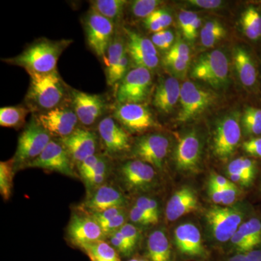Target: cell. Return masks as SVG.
Masks as SVG:
<instances>
[{
  "mask_svg": "<svg viewBox=\"0 0 261 261\" xmlns=\"http://www.w3.org/2000/svg\"><path fill=\"white\" fill-rule=\"evenodd\" d=\"M72 42L71 39L50 40L42 38L27 46L18 56L3 61L25 68L27 73H51L57 70L60 57Z\"/></svg>",
  "mask_w": 261,
  "mask_h": 261,
  "instance_id": "obj_1",
  "label": "cell"
},
{
  "mask_svg": "<svg viewBox=\"0 0 261 261\" xmlns=\"http://www.w3.org/2000/svg\"><path fill=\"white\" fill-rule=\"evenodd\" d=\"M30 84L25 102L31 111L43 113L61 107L68 93L66 84L56 70L51 73H28Z\"/></svg>",
  "mask_w": 261,
  "mask_h": 261,
  "instance_id": "obj_2",
  "label": "cell"
},
{
  "mask_svg": "<svg viewBox=\"0 0 261 261\" xmlns=\"http://www.w3.org/2000/svg\"><path fill=\"white\" fill-rule=\"evenodd\" d=\"M192 77L215 88L224 87L228 82V62L221 50L206 53L199 57L192 67Z\"/></svg>",
  "mask_w": 261,
  "mask_h": 261,
  "instance_id": "obj_3",
  "label": "cell"
},
{
  "mask_svg": "<svg viewBox=\"0 0 261 261\" xmlns=\"http://www.w3.org/2000/svg\"><path fill=\"white\" fill-rule=\"evenodd\" d=\"M83 25L89 48L96 56L105 59L108 47L115 36L116 25L90 9L84 15Z\"/></svg>",
  "mask_w": 261,
  "mask_h": 261,
  "instance_id": "obj_4",
  "label": "cell"
},
{
  "mask_svg": "<svg viewBox=\"0 0 261 261\" xmlns=\"http://www.w3.org/2000/svg\"><path fill=\"white\" fill-rule=\"evenodd\" d=\"M150 70L137 67L130 70L119 82L116 98L118 104H142L148 97L152 89Z\"/></svg>",
  "mask_w": 261,
  "mask_h": 261,
  "instance_id": "obj_5",
  "label": "cell"
},
{
  "mask_svg": "<svg viewBox=\"0 0 261 261\" xmlns=\"http://www.w3.org/2000/svg\"><path fill=\"white\" fill-rule=\"evenodd\" d=\"M51 140L50 134L33 118L19 137L15 162L29 163L37 159Z\"/></svg>",
  "mask_w": 261,
  "mask_h": 261,
  "instance_id": "obj_6",
  "label": "cell"
},
{
  "mask_svg": "<svg viewBox=\"0 0 261 261\" xmlns=\"http://www.w3.org/2000/svg\"><path fill=\"white\" fill-rule=\"evenodd\" d=\"M214 99L215 96L212 92L190 81L185 82L181 86L179 99L181 109L176 119L180 122L193 119L210 107Z\"/></svg>",
  "mask_w": 261,
  "mask_h": 261,
  "instance_id": "obj_7",
  "label": "cell"
},
{
  "mask_svg": "<svg viewBox=\"0 0 261 261\" xmlns=\"http://www.w3.org/2000/svg\"><path fill=\"white\" fill-rule=\"evenodd\" d=\"M242 130L238 113L224 117L218 123L214 138V153L221 159L231 155L240 143Z\"/></svg>",
  "mask_w": 261,
  "mask_h": 261,
  "instance_id": "obj_8",
  "label": "cell"
},
{
  "mask_svg": "<svg viewBox=\"0 0 261 261\" xmlns=\"http://www.w3.org/2000/svg\"><path fill=\"white\" fill-rule=\"evenodd\" d=\"M206 219L216 240L226 243L242 224L243 213L235 207H214L207 211Z\"/></svg>",
  "mask_w": 261,
  "mask_h": 261,
  "instance_id": "obj_9",
  "label": "cell"
},
{
  "mask_svg": "<svg viewBox=\"0 0 261 261\" xmlns=\"http://www.w3.org/2000/svg\"><path fill=\"white\" fill-rule=\"evenodd\" d=\"M113 117L128 132L140 133L155 126L153 116L145 104H118Z\"/></svg>",
  "mask_w": 261,
  "mask_h": 261,
  "instance_id": "obj_10",
  "label": "cell"
},
{
  "mask_svg": "<svg viewBox=\"0 0 261 261\" xmlns=\"http://www.w3.org/2000/svg\"><path fill=\"white\" fill-rule=\"evenodd\" d=\"M70 97L73 111L79 121L84 126L93 125L107 109L106 99L99 94L71 89Z\"/></svg>",
  "mask_w": 261,
  "mask_h": 261,
  "instance_id": "obj_11",
  "label": "cell"
},
{
  "mask_svg": "<svg viewBox=\"0 0 261 261\" xmlns=\"http://www.w3.org/2000/svg\"><path fill=\"white\" fill-rule=\"evenodd\" d=\"M126 37V49L132 61L137 67L149 70L159 64L158 49L151 39L143 37L129 29L124 28Z\"/></svg>",
  "mask_w": 261,
  "mask_h": 261,
  "instance_id": "obj_12",
  "label": "cell"
},
{
  "mask_svg": "<svg viewBox=\"0 0 261 261\" xmlns=\"http://www.w3.org/2000/svg\"><path fill=\"white\" fill-rule=\"evenodd\" d=\"M35 118L51 136H58L61 139L71 135L80 121L73 109L61 106L39 113Z\"/></svg>",
  "mask_w": 261,
  "mask_h": 261,
  "instance_id": "obj_13",
  "label": "cell"
},
{
  "mask_svg": "<svg viewBox=\"0 0 261 261\" xmlns=\"http://www.w3.org/2000/svg\"><path fill=\"white\" fill-rule=\"evenodd\" d=\"M25 166L57 171L68 176H74L69 154L64 146L54 140H51L37 159L33 160Z\"/></svg>",
  "mask_w": 261,
  "mask_h": 261,
  "instance_id": "obj_14",
  "label": "cell"
},
{
  "mask_svg": "<svg viewBox=\"0 0 261 261\" xmlns=\"http://www.w3.org/2000/svg\"><path fill=\"white\" fill-rule=\"evenodd\" d=\"M169 149V140L160 134L143 136L134 147V154L140 161L157 168H162Z\"/></svg>",
  "mask_w": 261,
  "mask_h": 261,
  "instance_id": "obj_15",
  "label": "cell"
},
{
  "mask_svg": "<svg viewBox=\"0 0 261 261\" xmlns=\"http://www.w3.org/2000/svg\"><path fill=\"white\" fill-rule=\"evenodd\" d=\"M61 142L70 159L79 165L95 154L97 150V140L95 134L84 128H77L71 135L61 139Z\"/></svg>",
  "mask_w": 261,
  "mask_h": 261,
  "instance_id": "obj_16",
  "label": "cell"
},
{
  "mask_svg": "<svg viewBox=\"0 0 261 261\" xmlns=\"http://www.w3.org/2000/svg\"><path fill=\"white\" fill-rule=\"evenodd\" d=\"M97 130L103 145L109 153H120L130 148L129 136L113 116L101 120L98 123Z\"/></svg>",
  "mask_w": 261,
  "mask_h": 261,
  "instance_id": "obj_17",
  "label": "cell"
},
{
  "mask_svg": "<svg viewBox=\"0 0 261 261\" xmlns=\"http://www.w3.org/2000/svg\"><path fill=\"white\" fill-rule=\"evenodd\" d=\"M121 175L123 183L130 190H147L153 185L155 172L148 163L135 160L122 165Z\"/></svg>",
  "mask_w": 261,
  "mask_h": 261,
  "instance_id": "obj_18",
  "label": "cell"
},
{
  "mask_svg": "<svg viewBox=\"0 0 261 261\" xmlns=\"http://www.w3.org/2000/svg\"><path fill=\"white\" fill-rule=\"evenodd\" d=\"M68 233L71 241L81 247L100 241L106 235L93 218L79 215L72 216L68 225Z\"/></svg>",
  "mask_w": 261,
  "mask_h": 261,
  "instance_id": "obj_19",
  "label": "cell"
},
{
  "mask_svg": "<svg viewBox=\"0 0 261 261\" xmlns=\"http://www.w3.org/2000/svg\"><path fill=\"white\" fill-rule=\"evenodd\" d=\"M202 146L195 132H190L180 139L174 160L176 168L182 171H194L200 163Z\"/></svg>",
  "mask_w": 261,
  "mask_h": 261,
  "instance_id": "obj_20",
  "label": "cell"
},
{
  "mask_svg": "<svg viewBox=\"0 0 261 261\" xmlns=\"http://www.w3.org/2000/svg\"><path fill=\"white\" fill-rule=\"evenodd\" d=\"M181 86L176 78L165 77L160 81L153 94L152 104L159 112L168 114L173 111L181 94Z\"/></svg>",
  "mask_w": 261,
  "mask_h": 261,
  "instance_id": "obj_21",
  "label": "cell"
},
{
  "mask_svg": "<svg viewBox=\"0 0 261 261\" xmlns=\"http://www.w3.org/2000/svg\"><path fill=\"white\" fill-rule=\"evenodd\" d=\"M198 207V199L190 187H184L175 192L166 205L168 221H174L185 215L190 214Z\"/></svg>",
  "mask_w": 261,
  "mask_h": 261,
  "instance_id": "obj_22",
  "label": "cell"
},
{
  "mask_svg": "<svg viewBox=\"0 0 261 261\" xmlns=\"http://www.w3.org/2000/svg\"><path fill=\"white\" fill-rule=\"evenodd\" d=\"M125 204L126 199L119 190L103 185L86 201L84 207L96 214L113 207H123Z\"/></svg>",
  "mask_w": 261,
  "mask_h": 261,
  "instance_id": "obj_23",
  "label": "cell"
},
{
  "mask_svg": "<svg viewBox=\"0 0 261 261\" xmlns=\"http://www.w3.org/2000/svg\"><path fill=\"white\" fill-rule=\"evenodd\" d=\"M175 243L178 250L190 256H201L204 253L200 230L192 224L180 225L174 231Z\"/></svg>",
  "mask_w": 261,
  "mask_h": 261,
  "instance_id": "obj_24",
  "label": "cell"
},
{
  "mask_svg": "<svg viewBox=\"0 0 261 261\" xmlns=\"http://www.w3.org/2000/svg\"><path fill=\"white\" fill-rule=\"evenodd\" d=\"M233 62L240 82L245 87H251L257 81V70L251 56L243 47L233 51Z\"/></svg>",
  "mask_w": 261,
  "mask_h": 261,
  "instance_id": "obj_25",
  "label": "cell"
},
{
  "mask_svg": "<svg viewBox=\"0 0 261 261\" xmlns=\"http://www.w3.org/2000/svg\"><path fill=\"white\" fill-rule=\"evenodd\" d=\"M126 51V44H125L123 38L119 35H115L104 59L108 84L112 80L115 72L119 66L122 58Z\"/></svg>",
  "mask_w": 261,
  "mask_h": 261,
  "instance_id": "obj_26",
  "label": "cell"
},
{
  "mask_svg": "<svg viewBox=\"0 0 261 261\" xmlns=\"http://www.w3.org/2000/svg\"><path fill=\"white\" fill-rule=\"evenodd\" d=\"M147 251L151 261H171V247L166 233L157 230L149 235Z\"/></svg>",
  "mask_w": 261,
  "mask_h": 261,
  "instance_id": "obj_27",
  "label": "cell"
},
{
  "mask_svg": "<svg viewBox=\"0 0 261 261\" xmlns=\"http://www.w3.org/2000/svg\"><path fill=\"white\" fill-rule=\"evenodd\" d=\"M126 3L124 0H94L89 4L91 10L97 12L116 25L123 16Z\"/></svg>",
  "mask_w": 261,
  "mask_h": 261,
  "instance_id": "obj_28",
  "label": "cell"
},
{
  "mask_svg": "<svg viewBox=\"0 0 261 261\" xmlns=\"http://www.w3.org/2000/svg\"><path fill=\"white\" fill-rule=\"evenodd\" d=\"M31 110L23 106H9L0 108V126L6 128H20L25 123Z\"/></svg>",
  "mask_w": 261,
  "mask_h": 261,
  "instance_id": "obj_29",
  "label": "cell"
},
{
  "mask_svg": "<svg viewBox=\"0 0 261 261\" xmlns=\"http://www.w3.org/2000/svg\"><path fill=\"white\" fill-rule=\"evenodd\" d=\"M244 34L251 40L261 37V13L254 7H249L244 11L241 18Z\"/></svg>",
  "mask_w": 261,
  "mask_h": 261,
  "instance_id": "obj_30",
  "label": "cell"
},
{
  "mask_svg": "<svg viewBox=\"0 0 261 261\" xmlns=\"http://www.w3.org/2000/svg\"><path fill=\"white\" fill-rule=\"evenodd\" d=\"M92 261H119L114 247L100 240L82 247Z\"/></svg>",
  "mask_w": 261,
  "mask_h": 261,
  "instance_id": "obj_31",
  "label": "cell"
},
{
  "mask_svg": "<svg viewBox=\"0 0 261 261\" xmlns=\"http://www.w3.org/2000/svg\"><path fill=\"white\" fill-rule=\"evenodd\" d=\"M226 30L222 24L216 20L207 22L201 29L200 40L203 47H214L219 41L224 39Z\"/></svg>",
  "mask_w": 261,
  "mask_h": 261,
  "instance_id": "obj_32",
  "label": "cell"
},
{
  "mask_svg": "<svg viewBox=\"0 0 261 261\" xmlns=\"http://www.w3.org/2000/svg\"><path fill=\"white\" fill-rule=\"evenodd\" d=\"M172 21V16L167 10L159 8L147 18L144 19L143 23L147 30L154 34L165 30L171 25Z\"/></svg>",
  "mask_w": 261,
  "mask_h": 261,
  "instance_id": "obj_33",
  "label": "cell"
},
{
  "mask_svg": "<svg viewBox=\"0 0 261 261\" xmlns=\"http://www.w3.org/2000/svg\"><path fill=\"white\" fill-rule=\"evenodd\" d=\"M257 171L256 162L247 158H239L229 163L227 168L228 174L243 175L253 181Z\"/></svg>",
  "mask_w": 261,
  "mask_h": 261,
  "instance_id": "obj_34",
  "label": "cell"
},
{
  "mask_svg": "<svg viewBox=\"0 0 261 261\" xmlns=\"http://www.w3.org/2000/svg\"><path fill=\"white\" fill-rule=\"evenodd\" d=\"M242 124L244 130L248 135H261V109L253 107H247L244 111Z\"/></svg>",
  "mask_w": 261,
  "mask_h": 261,
  "instance_id": "obj_35",
  "label": "cell"
},
{
  "mask_svg": "<svg viewBox=\"0 0 261 261\" xmlns=\"http://www.w3.org/2000/svg\"><path fill=\"white\" fill-rule=\"evenodd\" d=\"M14 163V160L0 163V192L5 200H8L11 195Z\"/></svg>",
  "mask_w": 261,
  "mask_h": 261,
  "instance_id": "obj_36",
  "label": "cell"
},
{
  "mask_svg": "<svg viewBox=\"0 0 261 261\" xmlns=\"http://www.w3.org/2000/svg\"><path fill=\"white\" fill-rule=\"evenodd\" d=\"M238 231L247 239L255 249L261 245V221L257 218H252L240 225Z\"/></svg>",
  "mask_w": 261,
  "mask_h": 261,
  "instance_id": "obj_37",
  "label": "cell"
},
{
  "mask_svg": "<svg viewBox=\"0 0 261 261\" xmlns=\"http://www.w3.org/2000/svg\"><path fill=\"white\" fill-rule=\"evenodd\" d=\"M161 4L159 0H135L130 3L129 10L135 18L145 19L159 9Z\"/></svg>",
  "mask_w": 261,
  "mask_h": 261,
  "instance_id": "obj_38",
  "label": "cell"
},
{
  "mask_svg": "<svg viewBox=\"0 0 261 261\" xmlns=\"http://www.w3.org/2000/svg\"><path fill=\"white\" fill-rule=\"evenodd\" d=\"M135 205L147 215L152 220L154 224L159 222V205L155 200L148 197H142L137 200Z\"/></svg>",
  "mask_w": 261,
  "mask_h": 261,
  "instance_id": "obj_39",
  "label": "cell"
},
{
  "mask_svg": "<svg viewBox=\"0 0 261 261\" xmlns=\"http://www.w3.org/2000/svg\"><path fill=\"white\" fill-rule=\"evenodd\" d=\"M126 219V213L124 211V212L118 215L113 219L99 224L105 234L112 235L113 233L116 232L125 224Z\"/></svg>",
  "mask_w": 261,
  "mask_h": 261,
  "instance_id": "obj_40",
  "label": "cell"
},
{
  "mask_svg": "<svg viewBox=\"0 0 261 261\" xmlns=\"http://www.w3.org/2000/svg\"><path fill=\"white\" fill-rule=\"evenodd\" d=\"M111 242L115 248L125 255L130 253L135 248L119 230L111 235Z\"/></svg>",
  "mask_w": 261,
  "mask_h": 261,
  "instance_id": "obj_41",
  "label": "cell"
},
{
  "mask_svg": "<svg viewBox=\"0 0 261 261\" xmlns=\"http://www.w3.org/2000/svg\"><path fill=\"white\" fill-rule=\"evenodd\" d=\"M166 56L172 58H181V59L190 60V50L187 44L181 41H176L172 47L170 48Z\"/></svg>",
  "mask_w": 261,
  "mask_h": 261,
  "instance_id": "obj_42",
  "label": "cell"
},
{
  "mask_svg": "<svg viewBox=\"0 0 261 261\" xmlns=\"http://www.w3.org/2000/svg\"><path fill=\"white\" fill-rule=\"evenodd\" d=\"M189 61L181 58H172V57H165L164 64L168 68H171L175 73H185L188 68Z\"/></svg>",
  "mask_w": 261,
  "mask_h": 261,
  "instance_id": "obj_43",
  "label": "cell"
},
{
  "mask_svg": "<svg viewBox=\"0 0 261 261\" xmlns=\"http://www.w3.org/2000/svg\"><path fill=\"white\" fill-rule=\"evenodd\" d=\"M197 15H198L197 13L188 11V10H181L180 12L179 15H178V22H179L180 28H181L185 37L190 30L192 22L194 21Z\"/></svg>",
  "mask_w": 261,
  "mask_h": 261,
  "instance_id": "obj_44",
  "label": "cell"
},
{
  "mask_svg": "<svg viewBox=\"0 0 261 261\" xmlns=\"http://www.w3.org/2000/svg\"><path fill=\"white\" fill-rule=\"evenodd\" d=\"M243 149L252 157L261 158V137H255L244 142Z\"/></svg>",
  "mask_w": 261,
  "mask_h": 261,
  "instance_id": "obj_45",
  "label": "cell"
},
{
  "mask_svg": "<svg viewBox=\"0 0 261 261\" xmlns=\"http://www.w3.org/2000/svg\"><path fill=\"white\" fill-rule=\"evenodd\" d=\"M129 218L132 222L141 225L154 224L152 220L140 208L135 205L129 213Z\"/></svg>",
  "mask_w": 261,
  "mask_h": 261,
  "instance_id": "obj_46",
  "label": "cell"
},
{
  "mask_svg": "<svg viewBox=\"0 0 261 261\" xmlns=\"http://www.w3.org/2000/svg\"><path fill=\"white\" fill-rule=\"evenodd\" d=\"M123 212H124L123 207H113V208L108 209V210L102 211V212L93 214L92 218L97 221L98 224H101V223L106 222V221L113 219Z\"/></svg>",
  "mask_w": 261,
  "mask_h": 261,
  "instance_id": "obj_47",
  "label": "cell"
},
{
  "mask_svg": "<svg viewBox=\"0 0 261 261\" xmlns=\"http://www.w3.org/2000/svg\"><path fill=\"white\" fill-rule=\"evenodd\" d=\"M222 193V202L221 204L225 205H232L236 200L238 195V190L236 185L231 183L229 186L225 187L221 190Z\"/></svg>",
  "mask_w": 261,
  "mask_h": 261,
  "instance_id": "obj_48",
  "label": "cell"
},
{
  "mask_svg": "<svg viewBox=\"0 0 261 261\" xmlns=\"http://www.w3.org/2000/svg\"><path fill=\"white\" fill-rule=\"evenodd\" d=\"M119 231L126 237L127 240L129 241L130 245L135 247L136 244L138 241L139 238H140L138 229L134 225L125 224L120 228Z\"/></svg>",
  "mask_w": 261,
  "mask_h": 261,
  "instance_id": "obj_49",
  "label": "cell"
},
{
  "mask_svg": "<svg viewBox=\"0 0 261 261\" xmlns=\"http://www.w3.org/2000/svg\"><path fill=\"white\" fill-rule=\"evenodd\" d=\"M102 157V155L95 154L94 155L90 156L88 159H86L85 161L79 165V170H80L81 176H84V174L88 173L91 170L93 169L97 166V163H99Z\"/></svg>",
  "mask_w": 261,
  "mask_h": 261,
  "instance_id": "obj_50",
  "label": "cell"
},
{
  "mask_svg": "<svg viewBox=\"0 0 261 261\" xmlns=\"http://www.w3.org/2000/svg\"><path fill=\"white\" fill-rule=\"evenodd\" d=\"M189 3L195 6L207 10L216 9L223 4V2L219 0H190Z\"/></svg>",
  "mask_w": 261,
  "mask_h": 261,
  "instance_id": "obj_51",
  "label": "cell"
},
{
  "mask_svg": "<svg viewBox=\"0 0 261 261\" xmlns=\"http://www.w3.org/2000/svg\"><path fill=\"white\" fill-rule=\"evenodd\" d=\"M151 41L155 47L158 49H162V50H166V49H169L170 47L168 46L167 42H166V39L163 36V31L158 33H154L152 34L151 37Z\"/></svg>",
  "mask_w": 261,
  "mask_h": 261,
  "instance_id": "obj_52",
  "label": "cell"
},
{
  "mask_svg": "<svg viewBox=\"0 0 261 261\" xmlns=\"http://www.w3.org/2000/svg\"><path fill=\"white\" fill-rule=\"evenodd\" d=\"M201 23H202V20H201L200 17L197 15L195 20H194V21L192 22L190 30H189L187 35L185 37L187 40L193 41L194 39L197 37V32H198L199 29L200 28Z\"/></svg>",
  "mask_w": 261,
  "mask_h": 261,
  "instance_id": "obj_53",
  "label": "cell"
},
{
  "mask_svg": "<svg viewBox=\"0 0 261 261\" xmlns=\"http://www.w3.org/2000/svg\"><path fill=\"white\" fill-rule=\"evenodd\" d=\"M232 183L227 178H224V176H221V175L218 174H212L211 175L210 178V185H214L219 187V188L223 189L225 187L229 186Z\"/></svg>",
  "mask_w": 261,
  "mask_h": 261,
  "instance_id": "obj_54",
  "label": "cell"
},
{
  "mask_svg": "<svg viewBox=\"0 0 261 261\" xmlns=\"http://www.w3.org/2000/svg\"><path fill=\"white\" fill-rule=\"evenodd\" d=\"M222 189L214 186V185L209 184L208 192L209 196L214 203L221 204L222 202V193H221Z\"/></svg>",
  "mask_w": 261,
  "mask_h": 261,
  "instance_id": "obj_55",
  "label": "cell"
},
{
  "mask_svg": "<svg viewBox=\"0 0 261 261\" xmlns=\"http://www.w3.org/2000/svg\"><path fill=\"white\" fill-rule=\"evenodd\" d=\"M245 254L247 261H261V248L254 249Z\"/></svg>",
  "mask_w": 261,
  "mask_h": 261,
  "instance_id": "obj_56",
  "label": "cell"
},
{
  "mask_svg": "<svg viewBox=\"0 0 261 261\" xmlns=\"http://www.w3.org/2000/svg\"><path fill=\"white\" fill-rule=\"evenodd\" d=\"M163 34L168 46H169L170 47H172L173 40H174V36H173V32L169 30H163Z\"/></svg>",
  "mask_w": 261,
  "mask_h": 261,
  "instance_id": "obj_57",
  "label": "cell"
},
{
  "mask_svg": "<svg viewBox=\"0 0 261 261\" xmlns=\"http://www.w3.org/2000/svg\"><path fill=\"white\" fill-rule=\"evenodd\" d=\"M228 261H247L246 254L240 253L230 257Z\"/></svg>",
  "mask_w": 261,
  "mask_h": 261,
  "instance_id": "obj_58",
  "label": "cell"
},
{
  "mask_svg": "<svg viewBox=\"0 0 261 261\" xmlns=\"http://www.w3.org/2000/svg\"><path fill=\"white\" fill-rule=\"evenodd\" d=\"M128 261H139V260H137V259H132V260H128Z\"/></svg>",
  "mask_w": 261,
  "mask_h": 261,
  "instance_id": "obj_59",
  "label": "cell"
},
{
  "mask_svg": "<svg viewBox=\"0 0 261 261\" xmlns=\"http://www.w3.org/2000/svg\"><path fill=\"white\" fill-rule=\"evenodd\" d=\"M94 261H104V260H94Z\"/></svg>",
  "mask_w": 261,
  "mask_h": 261,
  "instance_id": "obj_60",
  "label": "cell"
},
{
  "mask_svg": "<svg viewBox=\"0 0 261 261\" xmlns=\"http://www.w3.org/2000/svg\"><path fill=\"white\" fill-rule=\"evenodd\" d=\"M139 261H145V260H139Z\"/></svg>",
  "mask_w": 261,
  "mask_h": 261,
  "instance_id": "obj_61",
  "label": "cell"
}]
</instances>
